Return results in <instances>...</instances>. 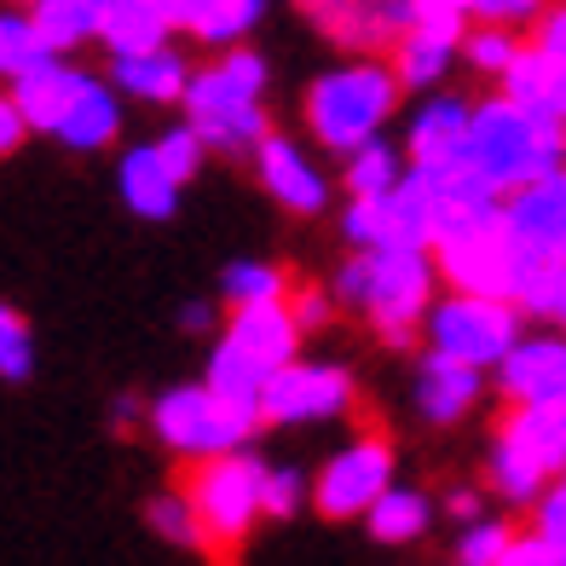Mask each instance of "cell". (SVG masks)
I'll return each mask as SVG.
<instances>
[{"label": "cell", "mask_w": 566, "mask_h": 566, "mask_svg": "<svg viewBox=\"0 0 566 566\" xmlns=\"http://www.w3.org/2000/svg\"><path fill=\"white\" fill-rule=\"evenodd\" d=\"M469 168L492 186V197H514L532 179H549L566 168V116L555 111H521L509 98H480L474 105V139Z\"/></svg>", "instance_id": "6da1fadb"}, {"label": "cell", "mask_w": 566, "mask_h": 566, "mask_svg": "<svg viewBox=\"0 0 566 566\" xmlns=\"http://www.w3.org/2000/svg\"><path fill=\"white\" fill-rule=\"evenodd\" d=\"M433 272H440L433 254L376 249V254H353V261H342L329 295H336V306H358L388 347H405V342L422 336V324L433 313Z\"/></svg>", "instance_id": "7a4b0ae2"}, {"label": "cell", "mask_w": 566, "mask_h": 566, "mask_svg": "<svg viewBox=\"0 0 566 566\" xmlns=\"http://www.w3.org/2000/svg\"><path fill=\"white\" fill-rule=\"evenodd\" d=\"M266 59L249 46L220 53V64L197 70L186 87V127L202 139V150L220 157H254L272 127H266Z\"/></svg>", "instance_id": "3957f363"}, {"label": "cell", "mask_w": 566, "mask_h": 566, "mask_svg": "<svg viewBox=\"0 0 566 566\" xmlns=\"http://www.w3.org/2000/svg\"><path fill=\"white\" fill-rule=\"evenodd\" d=\"M399 93L405 87H399L394 64H376V59L336 64L313 82V93H306V127H313L318 145H329L347 163L353 150H365L388 134V122L399 111Z\"/></svg>", "instance_id": "277c9868"}, {"label": "cell", "mask_w": 566, "mask_h": 566, "mask_svg": "<svg viewBox=\"0 0 566 566\" xmlns=\"http://www.w3.org/2000/svg\"><path fill=\"white\" fill-rule=\"evenodd\" d=\"M566 474V410H509L492 440V492L514 509H537Z\"/></svg>", "instance_id": "5b68a950"}, {"label": "cell", "mask_w": 566, "mask_h": 566, "mask_svg": "<svg viewBox=\"0 0 566 566\" xmlns=\"http://www.w3.org/2000/svg\"><path fill=\"white\" fill-rule=\"evenodd\" d=\"M428 353L451 358V365H469V370H503V358L521 347V306L497 301V295H446L433 301V313L422 324Z\"/></svg>", "instance_id": "8992f818"}, {"label": "cell", "mask_w": 566, "mask_h": 566, "mask_svg": "<svg viewBox=\"0 0 566 566\" xmlns=\"http://www.w3.org/2000/svg\"><path fill=\"white\" fill-rule=\"evenodd\" d=\"M179 492L191 497V509H197V521H202L214 549H238L254 532V521L266 514V462L249 457V451L197 462Z\"/></svg>", "instance_id": "52a82bcc"}, {"label": "cell", "mask_w": 566, "mask_h": 566, "mask_svg": "<svg viewBox=\"0 0 566 566\" xmlns=\"http://www.w3.org/2000/svg\"><path fill=\"white\" fill-rule=\"evenodd\" d=\"M150 433L174 451V457H191V462H214V457H231L243 451V440L261 422L243 417V410H231L220 394H209V381L202 388H168L150 399Z\"/></svg>", "instance_id": "ba28073f"}, {"label": "cell", "mask_w": 566, "mask_h": 566, "mask_svg": "<svg viewBox=\"0 0 566 566\" xmlns=\"http://www.w3.org/2000/svg\"><path fill=\"white\" fill-rule=\"evenodd\" d=\"M388 492H394V446L376 440V433L342 446L313 480V503L324 521H358V514H370Z\"/></svg>", "instance_id": "9c48e42d"}, {"label": "cell", "mask_w": 566, "mask_h": 566, "mask_svg": "<svg viewBox=\"0 0 566 566\" xmlns=\"http://www.w3.org/2000/svg\"><path fill=\"white\" fill-rule=\"evenodd\" d=\"M353 405V376L342 365H318V358H295L290 370H277L261 394V422L277 428H306L329 422Z\"/></svg>", "instance_id": "30bf717a"}, {"label": "cell", "mask_w": 566, "mask_h": 566, "mask_svg": "<svg viewBox=\"0 0 566 566\" xmlns=\"http://www.w3.org/2000/svg\"><path fill=\"white\" fill-rule=\"evenodd\" d=\"M469 139H474V105L457 93H433L405 127V163L410 174H428V179L457 174L469 168Z\"/></svg>", "instance_id": "8fae6325"}, {"label": "cell", "mask_w": 566, "mask_h": 566, "mask_svg": "<svg viewBox=\"0 0 566 566\" xmlns=\"http://www.w3.org/2000/svg\"><path fill=\"white\" fill-rule=\"evenodd\" d=\"M509 410H566V336H521L497 370Z\"/></svg>", "instance_id": "7c38bea8"}, {"label": "cell", "mask_w": 566, "mask_h": 566, "mask_svg": "<svg viewBox=\"0 0 566 566\" xmlns=\"http://www.w3.org/2000/svg\"><path fill=\"white\" fill-rule=\"evenodd\" d=\"M313 18L329 41L353 46V53H394L417 30V0H329Z\"/></svg>", "instance_id": "4fadbf2b"}, {"label": "cell", "mask_w": 566, "mask_h": 566, "mask_svg": "<svg viewBox=\"0 0 566 566\" xmlns=\"http://www.w3.org/2000/svg\"><path fill=\"white\" fill-rule=\"evenodd\" d=\"M254 168H261V186H266L290 214H318L324 202H329V179H324V168L306 157L295 139L272 134L261 150H254Z\"/></svg>", "instance_id": "5bb4252c"}, {"label": "cell", "mask_w": 566, "mask_h": 566, "mask_svg": "<svg viewBox=\"0 0 566 566\" xmlns=\"http://www.w3.org/2000/svg\"><path fill=\"white\" fill-rule=\"evenodd\" d=\"M220 342H231L243 358H254L266 376H277V370H290L295 365V347H301V324H295V313H290V301H272V306H243V313H231V324H226V336Z\"/></svg>", "instance_id": "9a60e30c"}, {"label": "cell", "mask_w": 566, "mask_h": 566, "mask_svg": "<svg viewBox=\"0 0 566 566\" xmlns=\"http://www.w3.org/2000/svg\"><path fill=\"white\" fill-rule=\"evenodd\" d=\"M191 75H197V70L186 64V53H174V46L111 59V87H116L122 98H139V105H186Z\"/></svg>", "instance_id": "2e32d148"}, {"label": "cell", "mask_w": 566, "mask_h": 566, "mask_svg": "<svg viewBox=\"0 0 566 566\" xmlns=\"http://www.w3.org/2000/svg\"><path fill=\"white\" fill-rule=\"evenodd\" d=\"M116 134H122V93L105 82V75L87 70L53 139H59L64 150H105Z\"/></svg>", "instance_id": "e0dca14e"}, {"label": "cell", "mask_w": 566, "mask_h": 566, "mask_svg": "<svg viewBox=\"0 0 566 566\" xmlns=\"http://www.w3.org/2000/svg\"><path fill=\"white\" fill-rule=\"evenodd\" d=\"M116 186H122V202L134 209L139 220H168L179 209V179L174 168L163 163V150L157 145H134V150H122V163H116Z\"/></svg>", "instance_id": "ac0fdd59"}, {"label": "cell", "mask_w": 566, "mask_h": 566, "mask_svg": "<svg viewBox=\"0 0 566 566\" xmlns=\"http://www.w3.org/2000/svg\"><path fill=\"white\" fill-rule=\"evenodd\" d=\"M480 394H485V376L469 370V365H451L440 353H428L417 365V410L428 422H440V428L462 422L480 405Z\"/></svg>", "instance_id": "d6986e66"}, {"label": "cell", "mask_w": 566, "mask_h": 566, "mask_svg": "<svg viewBox=\"0 0 566 566\" xmlns=\"http://www.w3.org/2000/svg\"><path fill=\"white\" fill-rule=\"evenodd\" d=\"M266 0H168V18L174 30H186L202 46H243V35L261 23Z\"/></svg>", "instance_id": "ffe728a7"}, {"label": "cell", "mask_w": 566, "mask_h": 566, "mask_svg": "<svg viewBox=\"0 0 566 566\" xmlns=\"http://www.w3.org/2000/svg\"><path fill=\"white\" fill-rule=\"evenodd\" d=\"M174 35V18H168V0H111L105 7V30L98 41L111 46V59L127 53H157Z\"/></svg>", "instance_id": "44dd1931"}, {"label": "cell", "mask_w": 566, "mask_h": 566, "mask_svg": "<svg viewBox=\"0 0 566 566\" xmlns=\"http://www.w3.org/2000/svg\"><path fill=\"white\" fill-rule=\"evenodd\" d=\"M82 75H87V70H75V64L59 59V64H46L41 75H30V82L12 87L23 122H30V134H59L70 98H75V87H82Z\"/></svg>", "instance_id": "7402d4cb"}, {"label": "cell", "mask_w": 566, "mask_h": 566, "mask_svg": "<svg viewBox=\"0 0 566 566\" xmlns=\"http://www.w3.org/2000/svg\"><path fill=\"white\" fill-rule=\"evenodd\" d=\"M105 7L111 0H35L30 18H35V30L46 35L53 53H75V46L98 41V30H105Z\"/></svg>", "instance_id": "603a6c76"}, {"label": "cell", "mask_w": 566, "mask_h": 566, "mask_svg": "<svg viewBox=\"0 0 566 566\" xmlns=\"http://www.w3.org/2000/svg\"><path fill=\"white\" fill-rule=\"evenodd\" d=\"M405 174H410L405 150L388 145V139H376V145L353 150V157L342 163V186L353 191V202H381V197H394L405 186Z\"/></svg>", "instance_id": "cb8c5ba5"}, {"label": "cell", "mask_w": 566, "mask_h": 566, "mask_svg": "<svg viewBox=\"0 0 566 566\" xmlns=\"http://www.w3.org/2000/svg\"><path fill=\"white\" fill-rule=\"evenodd\" d=\"M46 64H59V53L35 30V18L30 12H0V82L18 87V82H30V75H41Z\"/></svg>", "instance_id": "d4e9b609"}, {"label": "cell", "mask_w": 566, "mask_h": 566, "mask_svg": "<svg viewBox=\"0 0 566 566\" xmlns=\"http://www.w3.org/2000/svg\"><path fill=\"white\" fill-rule=\"evenodd\" d=\"M266 381H272V376L254 365V358H243L231 342L214 347V358H209V394H220L231 410H243V417L261 422V394H266Z\"/></svg>", "instance_id": "484cf974"}, {"label": "cell", "mask_w": 566, "mask_h": 566, "mask_svg": "<svg viewBox=\"0 0 566 566\" xmlns=\"http://www.w3.org/2000/svg\"><path fill=\"white\" fill-rule=\"evenodd\" d=\"M462 53L457 41H440V35H422V30H410L399 46H394V75H399V87L405 93H433L446 82V70H451V59Z\"/></svg>", "instance_id": "4316f807"}, {"label": "cell", "mask_w": 566, "mask_h": 566, "mask_svg": "<svg viewBox=\"0 0 566 566\" xmlns=\"http://www.w3.org/2000/svg\"><path fill=\"white\" fill-rule=\"evenodd\" d=\"M295 283L283 277V266L272 261H231L220 272V295L231 313H243V306H272V301H290Z\"/></svg>", "instance_id": "83f0119b"}, {"label": "cell", "mask_w": 566, "mask_h": 566, "mask_svg": "<svg viewBox=\"0 0 566 566\" xmlns=\"http://www.w3.org/2000/svg\"><path fill=\"white\" fill-rule=\"evenodd\" d=\"M365 521H370V537H381V544H410V537L428 532L433 503H428L422 492H410V485H394V492L381 497Z\"/></svg>", "instance_id": "f1b7e54d"}, {"label": "cell", "mask_w": 566, "mask_h": 566, "mask_svg": "<svg viewBox=\"0 0 566 566\" xmlns=\"http://www.w3.org/2000/svg\"><path fill=\"white\" fill-rule=\"evenodd\" d=\"M145 521H150V532H157L163 544H174V549H202V555H214L209 532H202V521H197V509H191L186 492L150 497V503H145Z\"/></svg>", "instance_id": "f546056e"}, {"label": "cell", "mask_w": 566, "mask_h": 566, "mask_svg": "<svg viewBox=\"0 0 566 566\" xmlns=\"http://www.w3.org/2000/svg\"><path fill=\"white\" fill-rule=\"evenodd\" d=\"M521 53H526V41L514 35V30H492V23H474V30L462 35V59H469L480 75H497V82L514 70V59H521Z\"/></svg>", "instance_id": "4dcf8cb0"}, {"label": "cell", "mask_w": 566, "mask_h": 566, "mask_svg": "<svg viewBox=\"0 0 566 566\" xmlns=\"http://www.w3.org/2000/svg\"><path fill=\"white\" fill-rule=\"evenodd\" d=\"M514 544H521V532H514L509 521H474L462 526V544H457V566H503L514 555Z\"/></svg>", "instance_id": "1f68e13d"}, {"label": "cell", "mask_w": 566, "mask_h": 566, "mask_svg": "<svg viewBox=\"0 0 566 566\" xmlns=\"http://www.w3.org/2000/svg\"><path fill=\"white\" fill-rule=\"evenodd\" d=\"M35 370V329L18 306L0 301V381H30Z\"/></svg>", "instance_id": "d6a6232c"}, {"label": "cell", "mask_w": 566, "mask_h": 566, "mask_svg": "<svg viewBox=\"0 0 566 566\" xmlns=\"http://www.w3.org/2000/svg\"><path fill=\"white\" fill-rule=\"evenodd\" d=\"M537 59L549 64V105L555 116H566V7H555L544 23H537Z\"/></svg>", "instance_id": "836d02e7"}, {"label": "cell", "mask_w": 566, "mask_h": 566, "mask_svg": "<svg viewBox=\"0 0 566 566\" xmlns=\"http://www.w3.org/2000/svg\"><path fill=\"white\" fill-rule=\"evenodd\" d=\"M306 497H313V485H306L301 469H290V462H266V521H290Z\"/></svg>", "instance_id": "e575fe53"}, {"label": "cell", "mask_w": 566, "mask_h": 566, "mask_svg": "<svg viewBox=\"0 0 566 566\" xmlns=\"http://www.w3.org/2000/svg\"><path fill=\"white\" fill-rule=\"evenodd\" d=\"M474 23H492V30H526V23L549 18V0H469Z\"/></svg>", "instance_id": "d590c367"}, {"label": "cell", "mask_w": 566, "mask_h": 566, "mask_svg": "<svg viewBox=\"0 0 566 566\" xmlns=\"http://www.w3.org/2000/svg\"><path fill=\"white\" fill-rule=\"evenodd\" d=\"M150 145L163 150V163L174 168V179H179V186H191V179H197V168H202V157H209V150H202V139L191 134L186 122H179V127H168V134H157Z\"/></svg>", "instance_id": "8d00e7d4"}, {"label": "cell", "mask_w": 566, "mask_h": 566, "mask_svg": "<svg viewBox=\"0 0 566 566\" xmlns=\"http://www.w3.org/2000/svg\"><path fill=\"white\" fill-rule=\"evenodd\" d=\"M532 537L566 566V492H560V485H555L544 503H537V526H532Z\"/></svg>", "instance_id": "74e56055"}, {"label": "cell", "mask_w": 566, "mask_h": 566, "mask_svg": "<svg viewBox=\"0 0 566 566\" xmlns=\"http://www.w3.org/2000/svg\"><path fill=\"white\" fill-rule=\"evenodd\" d=\"M290 313H295V324H301V336H313V329H324L329 318H336V295H329V290H313V283H295Z\"/></svg>", "instance_id": "f35d334b"}, {"label": "cell", "mask_w": 566, "mask_h": 566, "mask_svg": "<svg viewBox=\"0 0 566 566\" xmlns=\"http://www.w3.org/2000/svg\"><path fill=\"white\" fill-rule=\"evenodd\" d=\"M23 134H30V122H23L18 98H12V87H0V163H7L12 150L23 145Z\"/></svg>", "instance_id": "ab89813d"}, {"label": "cell", "mask_w": 566, "mask_h": 566, "mask_svg": "<svg viewBox=\"0 0 566 566\" xmlns=\"http://www.w3.org/2000/svg\"><path fill=\"white\" fill-rule=\"evenodd\" d=\"M179 329H186V336L214 329V306H209V301H186V306H179Z\"/></svg>", "instance_id": "60d3db41"}, {"label": "cell", "mask_w": 566, "mask_h": 566, "mask_svg": "<svg viewBox=\"0 0 566 566\" xmlns=\"http://www.w3.org/2000/svg\"><path fill=\"white\" fill-rule=\"evenodd\" d=\"M503 566H560L544 544H537V537H521V544H514V555L503 560Z\"/></svg>", "instance_id": "b9f144b4"}, {"label": "cell", "mask_w": 566, "mask_h": 566, "mask_svg": "<svg viewBox=\"0 0 566 566\" xmlns=\"http://www.w3.org/2000/svg\"><path fill=\"white\" fill-rule=\"evenodd\" d=\"M446 509L457 514L462 526H474V521H485V514H480V492H469V485H457V492L446 497Z\"/></svg>", "instance_id": "7bdbcfd3"}, {"label": "cell", "mask_w": 566, "mask_h": 566, "mask_svg": "<svg viewBox=\"0 0 566 566\" xmlns=\"http://www.w3.org/2000/svg\"><path fill=\"white\" fill-rule=\"evenodd\" d=\"M111 417H116V428H134L139 417H150V405H139L134 394H116L111 399Z\"/></svg>", "instance_id": "ee69618b"}, {"label": "cell", "mask_w": 566, "mask_h": 566, "mask_svg": "<svg viewBox=\"0 0 566 566\" xmlns=\"http://www.w3.org/2000/svg\"><path fill=\"white\" fill-rule=\"evenodd\" d=\"M301 7H313V12H324V7H329V0H301Z\"/></svg>", "instance_id": "f6af8a7d"}, {"label": "cell", "mask_w": 566, "mask_h": 566, "mask_svg": "<svg viewBox=\"0 0 566 566\" xmlns=\"http://www.w3.org/2000/svg\"><path fill=\"white\" fill-rule=\"evenodd\" d=\"M560 492H566V474H560Z\"/></svg>", "instance_id": "bcb514c9"}]
</instances>
